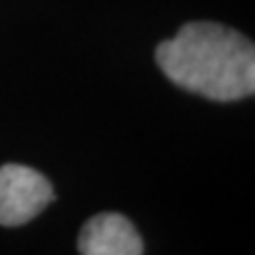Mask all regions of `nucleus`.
Masks as SVG:
<instances>
[{"mask_svg": "<svg viewBox=\"0 0 255 255\" xmlns=\"http://www.w3.org/2000/svg\"><path fill=\"white\" fill-rule=\"evenodd\" d=\"M162 73L191 94L232 102L255 90V47L247 36L215 21H189L159 43Z\"/></svg>", "mask_w": 255, "mask_h": 255, "instance_id": "f257e3e1", "label": "nucleus"}, {"mask_svg": "<svg viewBox=\"0 0 255 255\" xmlns=\"http://www.w3.org/2000/svg\"><path fill=\"white\" fill-rule=\"evenodd\" d=\"M79 251L81 255H142V238L124 215L102 213L83 226Z\"/></svg>", "mask_w": 255, "mask_h": 255, "instance_id": "7ed1b4c3", "label": "nucleus"}, {"mask_svg": "<svg viewBox=\"0 0 255 255\" xmlns=\"http://www.w3.org/2000/svg\"><path fill=\"white\" fill-rule=\"evenodd\" d=\"M51 200L53 187L41 172L19 164L0 168V226H23Z\"/></svg>", "mask_w": 255, "mask_h": 255, "instance_id": "f03ea898", "label": "nucleus"}]
</instances>
